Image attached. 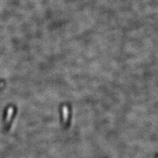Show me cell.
Here are the masks:
<instances>
[{
    "label": "cell",
    "mask_w": 158,
    "mask_h": 158,
    "mask_svg": "<svg viewBox=\"0 0 158 158\" xmlns=\"http://www.w3.org/2000/svg\"><path fill=\"white\" fill-rule=\"evenodd\" d=\"M62 115H63V123L66 125L68 123L69 115V109L67 105L62 107Z\"/></svg>",
    "instance_id": "obj_1"
},
{
    "label": "cell",
    "mask_w": 158,
    "mask_h": 158,
    "mask_svg": "<svg viewBox=\"0 0 158 158\" xmlns=\"http://www.w3.org/2000/svg\"><path fill=\"white\" fill-rule=\"evenodd\" d=\"M13 108L12 107H10L7 110V117H6V124H8L11 121V119L12 117V115H13Z\"/></svg>",
    "instance_id": "obj_2"
}]
</instances>
